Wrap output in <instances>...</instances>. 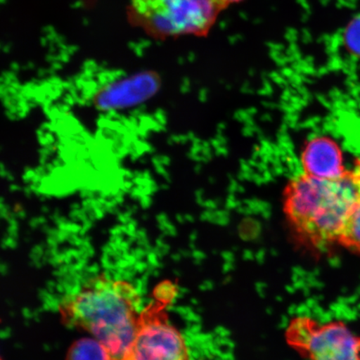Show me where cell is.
Listing matches in <instances>:
<instances>
[{
    "label": "cell",
    "mask_w": 360,
    "mask_h": 360,
    "mask_svg": "<svg viewBox=\"0 0 360 360\" xmlns=\"http://www.w3.org/2000/svg\"><path fill=\"white\" fill-rule=\"evenodd\" d=\"M360 198V160L336 179L302 174L290 180L283 193L288 223L301 240L317 248L339 244L342 231Z\"/></svg>",
    "instance_id": "6da1fadb"
},
{
    "label": "cell",
    "mask_w": 360,
    "mask_h": 360,
    "mask_svg": "<svg viewBox=\"0 0 360 360\" xmlns=\"http://www.w3.org/2000/svg\"><path fill=\"white\" fill-rule=\"evenodd\" d=\"M129 283L94 278L60 306L63 321L89 333L105 346L110 360H131L132 345L142 310Z\"/></svg>",
    "instance_id": "7a4b0ae2"
},
{
    "label": "cell",
    "mask_w": 360,
    "mask_h": 360,
    "mask_svg": "<svg viewBox=\"0 0 360 360\" xmlns=\"http://www.w3.org/2000/svg\"><path fill=\"white\" fill-rule=\"evenodd\" d=\"M223 10L214 0H130L134 24L156 38L206 35Z\"/></svg>",
    "instance_id": "3957f363"
},
{
    "label": "cell",
    "mask_w": 360,
    "mask_h": 360,
    "mask_svg": "<svg viewBox=\"0 0 360 360\" xmlns=\"http://www.w3.org/2000/svg\"><path fill=\"white\" fill-rule=\"evenodd\" d=\"M286 337L309 360H360V336L340 321L319 323L297 318L287 328Z\"/></svg>",
    "instance_id": "277c9868"
},
{
    "label": "cell",
    "mask_w": 360,
    "mask_h": 360,
    "mask_svg": "<svg viewBox=\"0 0 360 360\" xmlns=\"http://www.w3.org/2000/svg\"><path fill=\"white\" fill-rule=\"evenodd\" d=\"M169 300L160 292L155 302L142 310L130 359L190 360L186 340L165 312Z\"/></svg>",
    "instance_id": "5b68a950"
},
{
    "label": "cell",
    "mask_w": 360,
    "mask_h": 360,
    "mask_svg": "<svg viewBox=\"0 0 360 360\" xmlns=\"http://www.w3.org/2000/svg\"><path fill=\"white\" fill-rule=\"evenodd\" d=\"M160 87L159 76L153 72H141L103 85L93 101L102 110H122L146 101Z\"/></svg>",
    "instance_id": "8992f818"
},
{
    "label": "cell",
    "mask_w": 360,
    "mask_h": 360,
    "mask_svg": "<svg viewBox=\"0 0 360 360\" xmlns=\"http://www.w3.org/2000/svg\"><path fill=\"white\" fill-rule=\"evenodd\" d=\"M301 164L304 174L319 179L339 178L347 171L340 146L328 137L314 138L306 143Z\"/></svg>",
    "instance_id": "52a82bcc"
},
{
    "label": "cell",
    "mask_w": 360,
    "mask_h": 360,
    "mask_svg": "<svg viewBox=\"0 0 360 360\" xmlns=\"http://www.w3.org/2000/svg\"><path fill=\"white\" fill-rule=\"evenodd\" d=\"M66 360H110V354L96 338H83L68 350Z\"/></svg>",
    "instance_id": "ba28073f"
},
{
    "label": "cell",
    "mask_w": 360,
    "mask_h": 360,
    "mask_svg": "<svg viewBox=\"0 0 360 360\" xmlns=\"http://www.w3.org/2000/svg\"><path fill=\"white\" fill-rule=\"evenodd\" d=\"M339 245L360 255V198L355 202L345 224Z\"/></svg>",
    "instance_id": "9c48e42d"
},
{
    "label": "cell",
    "mask_w": 360,
    "mask_h": 360,
    "mask_svg": "<svg viewBox=\"0 0 360 360\" xmlns=\"http://www.w3.org/2000/svg\"><path fill=\"white\" fill-rule=\"evenodd\" d=\"M343 41L351 55L360 58V15L354 17L346 26Z\"/></svg>",
    "instance_id": "30bf717a"
},
{
    "label": "cell",
    "mask_w": 360,
    "mask_h": 360,
    "mask_svg": "<svg viewBox=\"0 0 360 360\" xmlns=\"http://www.w3.org/2000/svg\"><path fill=\"white\" fill-rule=\"evenodd\" d=\"M214 1L224 10V8L231 6V4L240 3L242 0H214Z\"/></svg>",
    "instance_id": "8fae6325"
}]
</instances>
